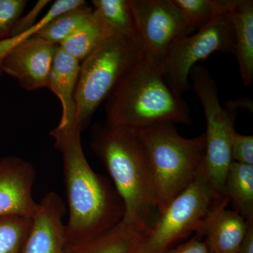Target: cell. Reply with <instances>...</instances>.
<instances>
[{
	"instance_id": "4fadbf2b",
	"label": "cell",
	"mask_w": 253,
	"mask_h": 253,
	"mask_svg": "<svg viewBox=\"0 0 253 253\" xmlns=\"http://www.w3.org/2000/svg\"><path fill=\"white\" fill-rule=\"evenodd\" d=\"M81 62L58 46L50 71L46 88L59 99L62 114L58 126H76V88Z\"/></svg>"
},
{
	"instance_id": "8fae6325",
	"label": "cell",
	"mask_w": 253,
	"mask_h": 253,
	"mask_svg": "<svg viewBox=\"0 0 253 253\" xmlns=\"http://www.w3.org/2000/svg\"><path fill=\"white\" fill-rule=\"evenodd\" d=\"M36 179V169L26 160L0 159V217H33L38 204L32 194Z\"/></svg>"
},
{
	"instance_id": "d6986e66",
	"label": "cell",
	"mask_w": 253,
	"mask_h": 253,
	"mask_svg": "<svg viewBox=\"0 0 253 253\" xmlns=\"http://www.w3.org/2000/svg\"><path fill=\"white\" fill-rule=\"evenodd\" d=\"M91 2L113 34L139 37L130 0H93Z\"/></svg>"
},
{
	"instance_id": "cb8c5ba5",
	"label": "cell",
	"mask_w": 253,
	"mask_h": 253,
	"mask_svg": "<svg viewBox=\"0 0 253 253\" xmlns=\"http://www.w3.org/2000/svg\"><path fill=\"white\" fill-rule=\"evenodd\" d=\"M27 4L26 0H0V41L9 38Z\"/></svg>"
},
{
	"instance_id": "30bf717a",
	"label": "cell",
	"mask_w": 253,
	"mask_h": 253,
	"mask_svg": "<svg viewBox=\"0 0 253 253\" xmlns=\"http://www.w3.org/2000/svg\"><path fill=\"white\" fill-rule=\"evenodd\" d=\"M57 47L39 37H33L4 55L1 71L15 78L25 90L46 88Z\"/></svg>"
},
{
	"instance_id": "7c38bea8",
	"label": "cell",
	"mask_w": 253,
	"mask_h": 253,
	"mask_svg": "<svg viewBox=\"0 0 253 253\" xmlns=\"http://www.w3.org/2000/svg\"><path fill=\"white\" fill-rule=\"evenodd\" d=\"M65 203L56 193H47L38 204L31 229L18 253H66Z\"/></svg>"
},
{
	"instance_id": "8992f818",
	"label": "cell",
	"mask_w": 253,
	"mask_h": 253,
	"mask_svg": "<svg viewBox=\"0 0 253 253\" xmlns=\"http://www.w3.org/2000/svg\"><path fill=\"white\" fill-rule=\"evenodd\" d=\"M227 196L216 191L204 164L182 192L168 205L145 236L141 253H167L192 233L201 229L221 208Z\"/></svg>"
},
{
	"instance_id": "ac0fdd59",
	"label": "cell",
	"mask_w": 253,
	"mask_h": 253,
	"mask_svg": "<svg viewBox=\"0 0 253 253\" xmlns=\"http://www.w3.org/2000/svg\"><path fill=\"white\" fill-rule=\"evenodd\" d=\"M226 196L248 222H253V166L233 162L226 176Z\"/></svg>"
},
{
	"instance_id": "7402d4cb",
	"label": "cell",
	"mask_w": 253,
	"mask_h": 253,
	"mask_svg": "<svg viewBox=\"0 0 253 253\" xmlns=\"http://www.w3.org/2000/svg\"><path fill=\"white\" fill-rule=\"evenodd\" d=\"M85 4L86 3L83 0H58L55 1L46 14L36 24L17 35L10 36L6 39L0 41V76L3 73L1 69V60L10 49L20 43L36 36L44 26L59 15Z\"/></svg>"
},
{
	"instance_id": "e0dca14e",
	"label": "cell",
	"mask_w": 253,
	"mask_h": 253,
	"mask_svg": "<svg viewBox=\"0 0 253 253\" xmlns=\"http://www.w3.org/2000/svg\"><path fill=\"white\" fill-rule=\"evenodd\" d=\"M113 34L98 11L93 9L89 17L59 46L80 62L91 54L107 37Z\"/></svg>"
},
{
	"instance_id": "44dd1931",
	"label": "cell",
	"mask_w": 253,
	"mask_h": 253,
	"mask_svg": "<svg viewBox=\"0 0 253 253\" xmlns=\"http://www.w3.org/2000/svg\"><path fill=\"white\" fill-rule=\"evenodd\" d=\"M193 31L204 28L224 12L226 0H172Z\"/></svg>"
},
{
	"instance_id": "4316f807",
	"label": "cell",
	"mask_w": 253,
	"mask_h": 253,
	"mask_svg": "<svg viewBox=\"0 0 253 253\" xmlns=\"http://www.w3.org/2000/svg\"><path fill=\"white\" fill-rule=\"evenodd\" d=\"M199 236L175 246L167 253H212Z\"/></svg>"
},
{
	"instance_id": "5b68a950",
	"label": "cell",
	"mask_w": 253,
	"mask_h": 253,
	"mask_svg": "<svg viewBox=\"0 0 253 253\" xmlns=\"http://www.w3.org/2000/svg\"><path fill=\"white\" fill-rule=\"evenodd\" d=\"M144 52L139 37L112 34L81 61L75 96L76 127L81 132Z\"/></svg>"
},
{
	"instance_id": "3957f363",
	"label": "cell",
	"mask_w": 253,
	"mask_h": 253,
	"mask_svg": "<svg viewBox=\"0 0 253 253\" xmlns=\"http://www.w3.org/2000/svg\"><path fill=\"white\" fill-rule=\"evenodd\" d=\"M106 113L107 124L134 130L192 123L189 105L169 85L161 63L144 52L108 98Z\"/></svg>"
},
{
	"instance_id": "52a82bcc",
	"label": "cell",
	"mask_w": 253,
	"mask_h": 253,
	"mask_svg": "<svg viewBox=\"0 0 253 253\" xmlns=\"http://www.w3.org/2000/svg\"><path fill=\"white\" fill-rule=\"evenodd\" d=\"M189 78L192 87L204 109L206 120L204 166L210 180L219 194L226 196L224 186L232 164L231 140L237 110L230 104L223 107L219 101L217 84L211 73L196 65Z\"/></svg>"
},
{
	"instance_id": "d4e9b609",
	"label": "cell",
	"mask_w": 253,
	"mask_h": 253,
	"mask_svg": "<svg viewBox=\"0 0 253 253\" xmlns=\"http://www.w3.org/2000/svg\"><path fill=\"white\" fill-rule=\"evenodd\" d=\"M233 162L253 166V136L243 135L236 130L231 140Z\"/></svg>"
},
{
	"instance_id": "6da1fadb",
	"label": "cell",
	"mask_w": 253,
	"mask_h": 253,
	"mask_svg": "<svg viewBox=\"0 0 253 253\" xmlns=\"http://www.w3.org/2000/svg\"><path fill=\"white\" fill-rule=\"evenodd\" d=\"M81 134L76 126H57L49 133L62 158L69 212L65 224L66 244L94 239L117 226L124 217V205L114 186L89 166Z\"/></svg>"
},
{
	"instance_id": "603a6c76",
	"label": "cell",
	"mask_w": 253,
	"mask_h": 253,
	"mask_svg": "<svg viewBox=\"0 0 253 253\" xmlns=\"http://www.w3.org/2000/svg\"><path fill=\"white\" fill-rule=\"evenodd\" d=\"M32 218L0 217V253H18L31 229Z\"/></svg>"
},
{
	"instance_id": "277c9868",
	"label": "cell",
	"mask_w": 253,
	"mask_h": 253,
	"mask_svg": "<svg viewBox=\"0 0 253 253\" xmlns=\"http://www.w3.org/2000/svg\"><path fill=\"white\" fill-rule=\"evenodd\" d=\"M136 131L152 169L160 214L191 184L204 164L205 135L183 137L171 123L154 125Z\"/></svg>"
},
{
	"instance_id": "83f0119b",
	"label": "cell",
	"mask_w": 253,
	"mask_h": 253,
	"mask_svg": "<svg viewBox=\"0 0 253 253\" xmlns=\"http://www.w3.org/2000/svg\"><path fill=\"white\" fill-rule=\"evenodd\" d=\"M238 253H253V222L250 223Z\"/></svg>"
},
{
	"instance_id": "f1b7e54d",
	"label": "cell",
	"mask_w": 253,
	"mask_h": 253,
	"mask_svg": "<svg viewBox=\"0 0 253 253\" xmlns=\"http://www.w3.org/2000/svg\"><path fill=\"white\" fill-rule=\"evenodd\" d=\"M229 104L233 107L235 108L237 111L239 109H248L251 111L253 110L252 101H251V99H247V98H245L244 99L231 100V101H229Z\"/></svg>"
},
{
	"instance_id": "ba28073f",
	"label": "cell",
	"mask_w": 253,
	"mask_h": 253,
	"mask_svg": "<svg viewBox=\"0 0 253 253\" xmlns=\"http://www.w3.org/2000/svg\"><path fill=\"white\" fill-rule=\"evenodd\" d=\"M214 52L234 54V31L226 9L194 34L178 41L165 56L161 68L173 90L180 96L189 90L191 69Z\"/></svg>"
},
{
	"instance_id": "7a4b0ae2",
	"label": "cell",
	"mask_w": 253,
	"mask_h": 253,
	"mask_svg": "<svg viewBox=\"0 0 253 253\" xmlns=\"http://www.w3.org/2000/svg\"><path fill=\"white\" fill-rule=\"evenodd\" d=\"M91 149L104 163L122 200L121 222L146 236L159 212L152 169L136 130L96 123L91 130Z\"/></svg>"
},
{
	"instance_id": "5bb4252c",
	"label": "cell",
	"mask_w": 253,
	"mask_h": 253,
	"mask_svg": "<svg viewBox=\"0 0 253 253\" xmlns=\"http://www.w3.org/2000/svg\"><path fill=\"white\" fill-rule=\"evenodd\" d=\"M226 14L234 36V52L245 86L253 82V1L227 0Z\"/></svg>"
},
{
	"instance_id": "9a60e30c",
	"label": "cell",
	"mask_w": 253,
	"mask_h": 253,
	"mask_svg": "<svg viewBox=\"0 0 253 253\" xmlns=\"http://www.w3.org/2000/svg\"><path fill=\"white\" fill-rule=\"evenodd\" d=\"M237 211L221 208L197 234L212 253H238L249 224Z\"/></svg>"
},
{
	"instance_id": "9c48e42d",
	"label": "cell",
	"mask_w": 253,
	"mask_h": 253,
	"mask_svg": "<svg viewBox=\"0 0 253 253\" xmlns=\"http://www.w3.org/2000/svg\"><path fill=\"white\" fill-rule=\"evenodd\" d=\"M130 4L145 54L161 63L178 41L194 31L172 0H130Z\"/></svg>"
},
{
	"instance_id": "2e32d148",
	"label": "cell",
	"mask_w": 253,
	"mask_h": 253,
	"mask_svg": "<svg viewBox=\"0 0 253 253\" xmlns=\"http://www.w3.org/2000/svg\"><path fill=\"white\" fill-rule=\"evenodd\" d=\"M145 236L121 222L94 239L77 244H66V253H141Z\"/></svg>"
},
{
	"instance_id": "484cf974",
	"label": "cell",
	"mask_w": 253,
	"mask_h": 253,
	"mask_svg": "<svg viewBox=\"0 0 253 253\" xmlns=\"http://www.w3.org/2000/svg\"><path fill=\"white\" fill-rule=\"evenodd\" d=\"M49 2H50V1H40L24 18L20 17L17 22L15 24L10 36L17 35L36 24L38 21H37V17H38L40 12Z\"/></svg>"
},
{
	"instance_id": "ffe728a7",
	"label": "cell",
	"mask_w": 253,
	"mask_h": 253,
	"mask_svg": "<svg viewBox=\"0 0 253 253\" xmlns=\"http://www.w3.org/2000/svg\"><path fill=\"white\" fill-rule=\"evenodd\" d=\"M92 11V8L86 4L66 11L54 18L36 36L59 46L85 22Z\"/></svg>"
}]
</instances>
